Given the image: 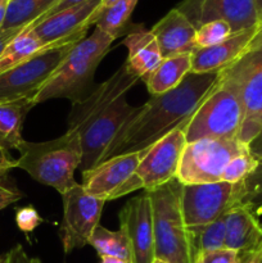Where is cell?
I'll list each match as a JSON object with an SVG mask.
<instances>
[{
    "instance_id": "obj_1",
    "label": "cell",
    "mask_w": 262,
    "mask_h": 263,
    "mask_svg": "<svg viewBox=\"0 0 262 263\" xmlns=\"http://www.w3.org/2000/svg\"><path fill=\"white\" fill-rule=\"evenodd\" d=\"M218 73L186 74L176 89L151 97L125 125L110 144L104 161L120 154L144 152L186 122L217 84Z\"/></svg>"
},
{
    "instance_id": "obj_2",
    "label": "cell",
    "mask_w": 262,
    "mask_h": 263,
    "mask_svg": "<svg viewBox=\"0 0 262 263\" xmlns=\"http://www.w3.org/2000/svg\"><path fill=\"white\" fill-rule=\"evenodd\" d=\"M116 39L95 27L91 35L74 44L58 68L39 89L33 103L48 102L57 98L72 103L84 100L92 90V81L98 66L107 55Z\"/></svg>"
},
{
    "instance_id": "obj_3",
    "label": "cell",
    "mask_w": 262,
    "mask_h": 263,
    "mask_svg": "<svg viewBox=\"0 0 262 263\" xmlns=\"http://www.w3.org/2000/svg\"><path fill=\"white\" fill-rule=\"evenodd\" d=\"M15 168L27 172L35 181L55 189L59 194L77 184L74 172L82 163V145L79 134L67 130L64 135L43 143L23 141L17 149Z\"/></svg>"
},
{
    "instance_id": "obj_4",
    "label": "cell",
    "mask_w": 262,
    "mask_h": 263,
    "mask_svg": "<svg viewBox=\"0 0 262 263\" xmlns=\"http://www.w3.org/2000/svg\"><path fill=\"white\" fill-rule=\"evenodd\" d=\"M181 189L175 179L146 192L153 213L154 256L169 263H194L198 254L195 234L182 215Z\"/></svg>"
},
{
    "instance_id": "obj_5",
    "label": "cell",
    "mask_w": 262,
    "mask_h": 263,
    "mask_svg": "<svg viewBox=\"0 0 262 263\" xmlns=\"http://www.w3.org/2000/svg\"><path fill=\"white\" fill-rule=\"evenodd\" d=\"M243 120L244 110L238 91L220 73L217 84L185 126L186 143L200 139L238 138Z\"/></svg>"
},
{
    "instance_id": "obj_6",
    "label": "cell",
    "mask_w": 262,
    "mask_h": 263,
    "mask_svg": "<svg viewBox=\"0 0 262 263\" xmlns=\"http://www.w3.org/2000/svg\"><path fill=\"white\" fill-rule=\"evenodd\" d=\"M249 193V180L236 184L218 181L182 185L181 207L185 223L193 231H197L222 217L236 205L247 202Z\"/></svg>"
},
{
    "instance_id": "obj_7",
    "label": "cell",
    "mask_w": 262,
    "mask_h": 263,
    "mask_svg": "<svg viewBox=\"0 0 262 263\" xmlns=\"http://www.w3.org/2000/svg\"><path fill=\"white\" fill-rule=\"evenodd\" d=\"M248 146L233 139H200L186 143L177 171V181L182 185L213 184L222 179L226 166Z\"/></svg>"
},
{
    "instance_id": "obj_8",
    "label": "cell",
    "mask_w": 262,
    "mask_h": 263,
    "mask_svg": "<svg viewBox=\"0 0 262 263\" xmlns=\"http://www.w3.org/2000/svg\"><path fill=\"white\" fill-rule=\"evenodd\" d=\"M220 73L240 98L244 120L238 140L248 146L262 128V49L246 51Z\"/></svg>"
},
{
    "instance_id": "obj_9",
    "label": "cell",
    "mask_w": 262,
    "mask_h": 263,
    "mask_svg": "<svg viewBox=\"0 0 262 263\" xmlns=\"http://www.w3.org/2000/svg\"><path fill=\"white\" fill-rule=\"evenodd\" d=\"M139 107L127 103L126 95L118 98L107 107L98 110L80 130L82 145V163L80 171L85 172L102 163L110 144L122 126L138 112Z\"/></svg>"
},
{
    "instance_id": "obj_10",
    "label": "cell",
    "mask_w": 262,
    "mask_h": 263,
    "mask_svg": "<svg viewBox=\"0 0 262 263\" xmlns=\"http://www.w3.org/2000/svg\"><path fill=\"white\" fill-rule=\"evenodd\" d=\"M144 152L110 157L94 168L82 172L84 190L91 197L107 202L143 189L135 172Z\"/></svg>"
},
{
    "instance_id": "obj_11",
    "label": "cell",
    "mask_w": 262,
    "mask_h": 263,
    "mask_svg": "<svg viewBox=\"0 0 262 263\" xmlns=\"http://www.w3.org/2000/svg\"><path fill=\"white\" fill-rule=\"evenodd\" d=\"M76 43L48 49L0 74V103L33 98Z\"/></svg>"
},
{
    "instance_id": "obj_12",
    "label": "cell",
    "mask_w": 262,
    "mask_h": 263,
    "mask_svg": "<svg viewBox=\"0 0 262 263\" xmlns=\"http://www.w3.org/2000/svg\"><path fill=\"white\" fill-rule=\"evenodd\" d=\"M63 221L59 229V238L64 253L84 248L89 244L90 236L99 225L104 200L91 197L81 184H76L62 194Z\"/></svg>"
},
{
    "instance_id": "obj_13",
    "label": "cell",
    "mask_w": 262,
    "mask_h": 263,
    "mask_svg": "<svg viewBox=\"0 0 262 263\" xmlns=\"http://www.w3.org/2000/svg\"><path fill=\"white\" fill-rule=\"evenodd\" d=\"M188 121L144 152L135 174L145 192H151L176 179L182 152L186 145L185 126Z\"/></svg>"
},
{
    "instance_id": "obj_14",
    "label": "cell",
    "mask_w": 262,
    "mask_h": 263,
    "mask_svg": "<svg viewBox=\"0 0 262 263\" xmlns=\"http://www.w3.org/2000/svg\"><path fill=\"white\" fill-rule=\"evenodd\" d=\"M102 2L103 0H87L32 23L30 27L44 45L50 48L79 43L86 37L90 26L97 22L102 13Z\"/></svg>"
},
{
    "instance_id": "obj_15",
    "label": "cell",
    "mask_w": 262,
    "mask_h": 263,
    "mask_svg": "<svg viewBox=\"0 0 262 263\" xmlns=\"http://www.w3.org/2000/svg\"><path fill=\"white\" fill-rule=\"evenodd\" d=\"M176 8L195 28L216 20L228 22L233 33L258 26L254 0H182Z\"/></svg>"
},
{
    "instance_id": "obj_16",
    "label": "cell",
    "mask_w": 262,
    "mask_h": 263,
    "mask_svg": "<svg viewBox=\"0 0 262 263\" xmlns=\"http://www.w3.org/2000/svg\"><path fill=\"white\" fill-rule=\"evenodd\" d=\"M120 229L127 235L133 263H152L154 256V230L152 203L148 193L128 200L120 212Z\"/></svg>"
},
{
    "instance_id": "obj_17",
    "label": "cell",
    "mask_w": 262,
    "mask_h": 263,
    "mask_svg": "<svg viewBox=\"0 0 262 263\" xmlns=\"http://www.w3.org/2000/svg\"><path fill=\"white\" fill-rule=\"evenodd\" d=\"M140 81L139 77L131 73L125 63L107 80L95 86L84 100L72 103L71 112L68 115V128L72 133L79 134L85 123L102 108L115 102L118 98L127 94Z\"/></svg>"
},
{
    "instance_id": "obj_18",
    "label": "cell",
    "mask_w": 262,
    "mask_h": 263,
    "mask_svg": "<svg viewBox=\"0 0 262 263\" xmlns=\"http://www.w3.org/2000/svg\"><path fill=\"white\" fill-rule=\"evenodd\" d=\"M151 31L158 43L163 59L181 54H193L198 50L195 45L197 28L177 8L170 10Z\"/></svg>"
},
{
    "instance_id": "obj_19",
    "label": "cell",
    "mask_w": 262,
    "mask_h": 263,
    "mask_svg": "<svg viewBox=\"0 0 262 263\" xmlns=\"http://www.w3.org/2000/svg\"><path fill=\"white\" fill-rule=\"evenodd\" d=\"M257 28L235 32L217 45L195 50L192 54L193 73H218L230 66L246 53Z\"/></svg>"
},
{
    "instance_id": "obj_20",
    "label": "cell",
    "mask_w": 262,
    "mask_h": 263,
    "mask_svg": "<svg viewBox=\"0 0 262 263\" xmlns=\"http://www.w3.org/2000/svg\"><path fill=\"white\" fill-rule=\"evenodd\" d=\"M226 218L225 248L239 253L262 246V226L251 202H244L229 211Z\"/></svg>"
},
{
    "instance_id": "obj_21",
    "label": "cell",
    "mask_w": 262,
    "mask_h": 263,
    "mask_svg": "<svg viewBox=\"0 0 262 263\" xmlns=\"http://www.w3.org/2000/svg\"><path fill=\"white\" fill-rule=\"evenodd\" d=\"M122 44L127 49L125 66L131 73L143 81L163 61L158 43L152 31L145 30L141 26H136L135 30H131Z\"/></svg>"
},
{
    "instance_id": "obj_22",
    "label": "cell",
    "mask_w": 262,
    "mask_h": 263,
    "mask_svg": "<svg viewBox=\"0 0 262 263\" xmlns=\"http://www.w3.org/2000/svg\"><path fill=\"white\" fill-rule=\"evenodd\" d=\"M33 98L0 103V149L9 153L23 143L22 126L26 116L35 107Z\"/></svg>"
},
{
    "instance_id": "obj_23",
    "label": "cell",
    "mask_w": 262,
    "mask_h": 263,
    "mask_svg": "<svg viewBox=\"0 0 262 263\" xmlns=\"http://www.w3.org/2000/svg\"><path fill=\"white\" fill-rule=\"evenodd\" d=\"M192 72V54L170 57L144 80L151 97L166 94L176 89Z\"/></svg>"
},
{
    "instance_id": "obj_24",
    "label": "cell",
    "mask_w": 262,
    "mask_h": 263,
    "mask_svg": "<svg viewBox=\"0 0 262 263\" xmlns=\"http://www.w3.org/2000/svg\"><path fill=\"white\" fill-rule=\"evenodd\" d=\"M48 49L53 48L44 45L43 41L35 35V32L31 30L30 25H28L25 30L21 31L10 41L9 45L5 48V50L0 55V74L14 68L15 66L21 64L22 62L27 61V59L36 55V54L48 50Z\"/></svg>"
},
{
    "instance_id": "obj_25",
    "label": "cell",
    "mask_w": 262,
    "mask_h": 263,
    "mask_svg": "<svg viewBox=\"0 0 262 263\" xmlns=\"http://www.w3.org/2000/svg\"><path fill=\"white\" fill-rule=\"evenodd\" d=\"M89 244L97 251L99 257H116L133 263L130 241L122 229L112 231L105 229L104 226L98 225L92 235L90 236Z\"/></svg>"
},
{
    "instance_id": "obj_26",
    "label": "cell",
    "mask_w": 262,
    "mask_h": 263,
    "mask_svg": "<svg viewBox=\"0 0 262 263\" xmlns=\"http://www.w3.org/2000/svg\"><path fill=\"white\" fill-rule=\"evenodd\" d=\"M59 0H10L3 27H26L40 20Z\"/></svg>"
},
{
    "instance_id": "obj_27",
    "label": "cell",
    "mask_w": 262,
    "mask_h": 263,
    "mask_svg": "<svg viewBox=\"0 0 262 263\" xmlns=\"http://www.w3.org/2000/svg\"><path fill=\"white\" fill-rule=\"evenodd\" d=\"M139 0H117L103 10L95 22V27L117 39L128 27V21Z\"/></svg>"
},
{
    "instance_id": "obj_28",
    "label": "cell",
    "mask_w": 262,
    "mask_h": 263,
    "mask_svg": "<svg viewBox=\"0 0 262 263\" xmlns=\"http://www.w3.org/2000/svg\"><path fill=\"white\" fill-rule=\"evenodd\" d=\"M195 243H197V253L218 251L225 248L226 236V218L225 215L217 218L213 222L203 226L194 231ZM197 254V256H198Z\"/></svg>"
},
{
    "instance_id": "obj_29",
    "label": "cell",
    "mask_w": 262,
    "mask_h": 263,
    "mask_svg": "<svg viewBox=\"0 0 262 263\" xmlns=\"http://www.w3.org/2000/svg\"><path fill=\"white\" fill-rule=\"evenodd\" d=\"M259 166L261 163L249 153V151H247L231 159L223 171L221 181L230 182V184L246 181L251 179L253 174H256Z\"/></svg>"
},
{
    "instance_id": "obj_30",
    "label": "cell",
    "mask_w": 262,
    "mask_h": 263,
    "mask_svg": "<svg viewBox=\"0 0 262 263\" xmlns=\"http://www.w3.org/2000/svg\"><path fill=\"white\" fill-rule=\"evenodd\" d=\"M231 35H233V30L228 22L222 20L211 21V22L203 23L197 28L195 45H197V49L210 48V46L222 43Z\"/></svg>"
},
{
    "instance_id": "obj_31",
    "label": "cell",
    "mask_w": 262,
    "mask_h": 263,
    "mask_svg": "<svg viewBox=\"0 0 262 263\" xmlns=\"http://www.w3.org/2000/svg\"><path fill=\"white\" fill-rule=\"evenodd\" d=\"M43 217L33 207H22L15 211V223L23 233H31L43 223Z\"/></svg>"
},
{
    "instance_id": "obj_32",
    "label": "cell",
    "mask_w": 262,
    "mask_h": 263,
    "mask_svg": "<svg viewBox=\"0 0 262 263\" xmlns=\"http://www.w3.org/2000/svg\"><path fill=\"white\" fill-rule=\"evenodd\" d=\"M194 263H240V256L239 252L222 248L198 254Z\"/></svg>"
},
{
    "instance_id": "obj_33",
    "label": "cell",
    "mask_w": 262,
    "mask_h": 263,
    "mask_svg": "<svg viewBox=\"0 0 262 263\" xmlns=\"http://www.w3.org/2000/svg\"><path fill=\"white\" fill-rule=\"evenodd\" d=\"M23 198V193L18 190L14 185L7 184L3 181V177L0 179V211L9 207L13 203L18 202Z\"/></svg>"
},
{
    "instance_id": "obj_34",
    "label": "cell",
    "mask_w": 262,
    "mask_h": 263,
    "mask_svg": "<svg viewBox=\"0 0 262 263\" xmlns=\"http://www.w3.org/2000/svg\"><path fill=\"white\" fill-rule=\"evenodd\" d=\"M5 263H41V261L36 257H30L25 252L21 244L13 247L9 252L4 256Z\"/></svg>"
},
{
    "instance_id": "obj_35",
    "label": "cell",
    "mask_w": 262,
    "mask_h": 263,
    "mask_svg": "<svg viewBox=\"0 0 262 263\" xmlns=\"http://www.w3.org/2000/svg\"><path fill=\"white\" fill-rule=\"evenodd\" d=\"M27 27V26H26ZM26 27H18V28H0V55H2L3 51L5 50L8 45H9L10 41L21 32V31L25 30Z\"/></svg>"
},
{
    "instance_id": "obj_36",
    "label": "cell",
    "mask_w": 262,
    "mask_h": 263,
    "mask_svg": "<svg viewBox=\"0 0 262 263\" xmlns=\"http://www.w3.org/2000/svg\"><path fill=\"white\" fill-rule=\"evenodd\" d=\"M84 2H87V0H59V2L57 3V4L54 5V7L51 8V9L49 10L48 13H46V14H44L43 17H41L40 20L36 21V22L45 20L46 17H50V15L55 14V13L61 12V10H63V9H67V8H69V7H73V5L81 4V3H84ZM36 22H33V23H36ZM31 25H32V23H31Z\"/></svg>"
},
{
    "instance_id": "obj_37",
    "label": "cell",
    "mask_w": 262,
    "mask_h": 263,
    "mask_svg": "<svg viewBox=\"0 0 262 263\" xmlns=\"http://www.w3.org/2000/svg\"><path fill=\"white\" fill-rule=\"evenodd\" d=\"M12 168H15V159L9 153L0 149V177H4Z\"/></svg>"
},
{
    "instance_id": "obj_38",
    "label": "cell",
    "mask_w": 262,
    "mask_h": 263,
    "mask_svg": "<svg viewBox=\"0 0 262 263\" xmlns=\"http://www.w3.org/2000/svg\"><path fill=\"white\" fill-rule=\"evenodd\" d=\"M239 256H240V263H262V246L252 251L241 252Z\"/></svg>"
},
{
    "instance_id": "obj_39",
    "label": "cell",
    "mask_w": 262,
    "mask_h": 263,
    "mask_svg": "<svg viewBox=\"0 0 262 263\" xmlns=\"http://www.w3.org/2000/svg\"><path fill=\"white\" fill-rule=\"evenodd\" d=\"M248 149L249 153L262 164V128L261 131H259L258 135L256 136V139L249 144Z\"/></svg>"
},
{
    "instance_id": "obj_40",
    "label": "cell",
    "mask_w": 262,
    "mask_h": 263,
    "mask_svg": "<svg viewBox=\"0 0 262 263\" xmlns=\"http://www.w3.org/2000/svg\"><path fill=\"white\" fill-rule=\"evenodd\" d=\"M258 49H262V25H258V28H257L256 35L252 39L251 44H249L248 50H258Z\"/></svg>"
},
{
    "instance_id": "obj_41",
    "label": "cell",
    "mask_w": 262,
    "mask_h": 263,
    "mask_svg": "<svg viewBox=\"0 0 262 263\" xmlns=\"http://www.w3.org/2000/svg\"><path fill=\"white\" fill-rule=\"evenodd\" d=\"M9 3L10 0H0V28L3 27V23H4L8 7H9Z\"/></svg>"
},
{
    "instance_id": "obj_42",
    "label": "cell",
    "mask_w": 262,
    "mask_h": 263,
    "mask_svg": "<svg viewBox=\"0 0 262 263\" xmlns=\"http://www.w3.org/2000/svg\"><path fill=\"white\" fill-rule=\"evenodd\" d=\"M100 263H130V262L125 261V259L116 258V257L103 256V257H100Z\"/></svg>"
},
{
    "instance_id": "obj_43",
    "label": "cell",
    "mask_w": 262,
    "mask_h": 263,
    "mask_svg": "<svg viewBox=\"0 0 262 263\" xmlns=\"http://www.w3.org/2000/svg\"><path fill=\"white\" fill-rule=\"evenodd\" d=\"M254 5H256L257 18H258V25H262V0H254Z\"/></svg>"
},
{
    "instance_id": "obj_44",
    "label": "cell",
    "mask_w": 262,
    "mask_h": 263,
    "mask_svg": "<svg viewBox=\"0 0 262 263\" xmlns=\"http://www.w3.org/2000/svg\"><path fill=\"white\" fill-rule=\"evenodd\" d=\"M116 2H117V0H103L102 5H100V12H103V10H104V9L109 8L110 5L115 4Z\"/></svg>"
},
{
    "instance_id": "obj_45",
    "label": "cell",
    "mask_w": 262,
    "mask_h": 263,
    "mask_svg": "<svg viewBox=\"0 0 262 263\" xmlns=\"http://www.w3.org/2000/svg\"><path fill=\"white\" fill-rule=\"evenodd\" d=\"M152 263H169V262L163 261V259H159V258H154V259H153V262H152Z\"/></svg>"
},
{
    "instance_id": "obj_46",
    "label": "cell",
    "mask_w": 262,
    "mask_h": 263,
    "mask_svg": "<svg viewBox=\"0 0 262 263\" xmlns=\"http://www.w3.org/2000/svg\"><path fill=\"white\" fill-rule=\"evenodd\" d=\"M0 263H5V258L3 256H0Z\"/></svg>"
},
{
    "instance_id": "obj_47",
    "label": "cell",
    "mask_w": 262,
    "mask_h": 263,
    "mask_svg": "<svg viewBox=\"0 0 262 263\" xmlns=\"http://www.w3.org/2000/svg\"><path fill=\"white\" fill-rule=\"evenodd\" d=\"M0 179H2V177H0Z\"/></svg>"
}]
</instances>
